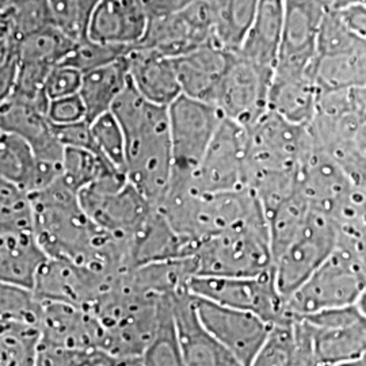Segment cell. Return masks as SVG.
<instances>
[{
    "mask_svg": "<svg viewBox=\"0 0 366 366\" xmlns=\"http://www.w3.org/2000/svg\"><path fill=\"white\" fill-rule=\"evenodd\" d=\"M52 129L56 139L64 148L87 149L98 154L94 144L90 124L86 119L66 125H52Z\"/></svg>",
    "mask_w": 366,
    "mask_h": 366,
    "instance_id": "45",
    "label": "cell"
},
{
    "mask_svg": "<svg viewBox=\"0 0 366 366\" xmlns=\"http://www.w3.org/2000/svg\"><path fill=\"white\" fill-rule=\"evenodd\" d=\"M190 1L192 0H142L145 14L148 16V22L151 19L177 13Z\"/></svg>",
    "mask_w": 366,
    "mask_h": 366,
    "instance_id": "48",
    "label": "cell"
},
{
    "mask_svg": "<svg viewBox=\"0 0 366 366\" xmlns=\"http://www.w3.org/2000/svg\"><path fill=\"white\" fill-rule=\"evenodd\" d=\"M172 300L164 305L157 330L140 357L144 366H184L174 326Z\"/></svg>",
    "mask_w": 366,
    "mask_h": 366,
    "instance_id": "34",
    "label": "cell"
},
{
    "mask_svg": "<svg viewBox=\"0 0 366 366\" xmlns=\"http://www.w3.org/2000/svg\"><path fill=\"white\" fill-rule=\"evenodd\" d=\"M190 182L202 193H225L246 187V129L222 118Z\"/></svg>",
    "mask_w": 366,
    "mask_h": 366,
    "instance_id": "11",
    "label": "cell"
},
{
    "mask_svg": "<svg viewBox=\"0 0 366 366\" xmlns=\"http://www.w3.org/2000/svg\"><path fill=\"white\" fill-rule=\"evenodd\" d=\"M314 76L320 92L366 87V51L316 56Z\"/></svg>",
    "mask_w": 366,
    "mask_h": 366,
    "instance_id": "29",
    "label": "cell"
},
{
    "mask_svg": "<svg viewBox=\"0 0 366 366\" xmlns=\"http://www.w3.org/2000/svg\"><path fill=\"white\" fill-rule=\"evenodd\" d=\"M14 39H18L44 27L53 26L46 0H26L14 7Z\"/></svg>",
    "mask_w": 366,
    "mask_h": 366,
    "instance_id": "42",
    "label": "cell"
},
{
    "mask_svg": "<svg viewBox=\"0 0 366 366\" xmlns=\"http://www.w3.org/2000/svg\"><path fill=\"white\" fill-rule=\"evenodd\" d=\"M18 69L19 59L15 39H6L0 42V106L13 94Z\"/></svg>",
    "mask_w": 366,
    "mask_h": 366,
    "instance_id": "44",
    "label": "cell"
},
{
    "mask_svg": "<svg viewBox=\"0 0 366 366\" xmlns=\"http://www.w3.org/2000/svg\"><path fill=\"white\" fill-rule=\"evenodd\" d=\"M189 258L194 275L254 277L270 272L273 257L264 216L239 222L201 240Z\"/></svg>",
    "mask_w": 366,
    "mask_h": 366,
    "instance_id": "3",
    "label": "cell"
},
{
    "mask_svg": "<svg viewBox=\"0 0 366 366\" xmlns=\"http://www.w3.org/2000/svg\"><path fill=\"white\" fill-rule=\"evenodd\" d=\"M307 128L315 144L354 182L366 186V110L315 113Z\"/></svg>",
    "mask_w": 366,
    "mask_h": 366,
    "instance_id": "12",
    "label": "cell"
},
{
    "mask_svg": "<svg viewBox=\"0 0 366 366\" xmlns=\"http://www.w3.org/2000/svg\"><path fill=\"white\" fill-rule=\"evenodd\" d=\"M148 26L142 0H99L92 15L87 39L122 46H137Z\"/></svg>",
    "mask_w": 366,
    "mask_h": 366,
    "instance_id": "22",
    "label": "cell"
},
{
    "mask_svg": "<svg viewBox=\"0 0 366 366\" xmlns=\"http://www.w3.org/2000/svg\"><path fill=\"white\" fill-rule=\"evenodd\" d=\"M213 41L228 52H237L249 30L258 0H209Z\"/></svg>",
    "mask_w": 366,
    "mask_h": 366,
    "instance_id": "28",
    "label": "cell"
},
{
    "mask_svg": "<svg viewBox=\"0 0 366 366\" xmlns=\"http://www.w3.org/2000/svg\"><path fill=\"white\" fill-rule=\"evenodd\" d=\"M78 199L80 208L97 227L124 240H129L155 209L119 171L80 190Z\"/></svg>",
    "mask_w": 366,
    "mask_h": 366,
    "instance_id": "5",
    "label": "cell"
},
{
    "mask_svg": "<svg viewBox=\"0 0 366 366\" xmlns=\"http://www.w3.org/2000/svg\"><path fill=\"white\" fill-rule=\"evenodd\" d=\"M125 142V175L157 207L172 174L167 107L148 102L131 81L110 109Z\"/></svg>",
    "mask_w": 366,
    "mask_h": 366,
    "instance_id": "1",
    "label": "cell"
},
{
    "mask_svg": "<svg viewBox=\"0 0 366 366\" xmlns=\"http://www.w3.org/2000/svg\"><path fill=\"white\" fill-rule=\"evenodd\" d=\"M193 296V295H192ZM198 320L212 337L235 357L242 366H249L261 350L272 325L259 316L219 305L193 296Z\"/></svg>",
    "mask_w": 366,
    "mask_h": 366,
    "instance_id": "13",
    "label": "cell"
},
{
    "mask_svg": "<svg viewBox=\"0 0 366 366\" xmlns=\"http://www.w3.org/2000/svg\"><path fill=\"white\" fill-rule=\"evenodd\" d=\"M366 242L338 236L334 251L285 300L290 317L365 301Z\"/></svg>",
    "mask_w": 366,
    "mask_h": 366,
    "instance_id": "2",
    "label": "cell"
},
{
    "mask_svg": "<svg viewBox=\"0 0 366 366\" xmlns=\"http://www.w3.org/2000/svg\"><path fill=\"white\" fill-rule=\"evenodd\" d=\"M46 117L52 125H66L86 119V110L79 94L49 101Z\"/></svg>",
    "mask_w": 366,
    "mask_h": 366,
    "instance_id": "46",
    "label": "cell"
},
{
    "mask_svg": "<svg viewBox=\"0 0 366 366\" xmlns=\"http://www.w3.org/2000/svg\"><path fill=\"white\" fill-rule=\"evenodd\" d=\"M172 317L184 366H242L201 325L187 289L172 300Z\"/></svg>",
    "mask_w": 366,
    "mask_h": 366,
    "instance_id": "17",
    "label": "cell"
},
{
    "mask_svg": "<svg viewBox=\"0 0 366 366\" xmlns=\"http://www.w3.org/2000/svg\"><path fill=\"white\" fill-rule=\"evenodd\" d=\"M24 1H26V0H0V7H16V6H19V4H22Z\"/></svg>",
    "mask_w": 366,
    "mask_h": 366,
    "instance_id": "53",
    "label": "cell"
},
{
    "mask_svg": "<svg viewBox=\"0 0 366 366\" xmlns=\"http://www.w3.org/2000/svg\"><path fill=\"white\" fill-rule=\"evenodd\" d=\"M0 128L25 140L39 162L61 166L64 147L56 139L46 114L36 106L10 97L0 106Z\"/></svg>",
    "mask_w": 366,
    "mask_h": 366,
    "instance_id": "21",
    "label": "cell"
},
{
    "mask_svg": "<svg viewBox=\"0 0 366 366\" xmlns=\"http://www.w3.org/2000/svg\"><path fill=\"white\" fill-rule=\"evenodd\" d=\"M0 178L27 194L37 192V160L25 140L0 128Z\"/></svg>",
    "mask_w": 366,
    "mask_h": 366,
    "instance_id": "30",
    "label": "cell"
},
{
    "mask_svg": "<svg viewBox=\"0 0 366 366\" xmlns=\"http://www.w3.org/2000/svg\"><path fill=\"white\" fill-rule=\"evenodd\" d=\"M52 25L78 42L87 39V29L99 0H46Z\"/></svg>",
    "mask_w": 366,
    "mask_h": 366,
    "instance_id": "35",
    "label": "cell"
},
{
    "mask_svg": "<svg viewBox=\"0 0 366 366\" xmlns=\"http://www.w3.org/2000/svg\"><path fill=\"white\" fill-rule=\"evenodd\" d=\"M186 287L196 297L257 315L272 326L289 317L285 301L275 288L272 270L254 277L194 275Z\"/></svg>",
    "mask_w": 366,
    "mask_h": 366,
    "instance_id": "6",
    "label": "cell"
},
{
    "mask_svg": "<svg viewBox=\"0 0 366 366\" xmlns=\"http://www.w3.org/2000/svg\"><path fill=\"white\" fill-rule=\"evenodd\" d=\"M116 171L119 170L99 154L79 148H64L59 181L78 194L84 187Z\"/></svg>",
    "mask_w": 366,
    "mask_h": 366,
    "instance_id": "33",
    "label": "cell"
},
{
    "mask_svg": "<svg viewBox=\"0 0 366 366\" xmlns=\"http://www.w3.org/2000/svg\"><path fill=\"white\" fill-rule=\"evenodd\" d=\"M325 11L319 0H284L282 37L274 66L307 68L314 63Z\"/></svg>",
    "mask_w": 366,
    "mask_h": 366,
    "instance_id": "18",
    "label": "cell"
},
{
    "mask_svg": "<svg viewBox=\"0 0 366 366\" xmlns=\"http://www.w3.org/2000/svg\"><path fill=\"white\" fill-rule=\"evenodd\" d=\"M273 69L232 52L213 99L222 118L249 128L267 112Z\"/></svg>",
    "mask_w": 366,
    "mask_h": 366,
    "instance_id": "9",
    "label": "cell"
},
{
    "mask_svg": "<svg viewBox=\"0 0 366 366\" xmlns=\"http://www.w3.org/2000/svg\"><path fill=\"white\" fill-rule=\"evenodd\" d=\"M172 171L192 174L204 157L222 116L216 106L179 95L167 106Z\"/></svg>",
    "mask_w": 366,
    "mask_h": 366,
    "instance_id": "10",
    "label": "cell"
},
{
    "mask_svg": "<svg viewBox=\"0 0 366 366\" xmlns=\"http://www.w3.org/2000/svg\"><path fill=\"white\" fill-rule=\"evenodd\" d=\"M132 48L133 46L102 44L90 39H84L75 42L71 52L68 53V56L60 64L74 66L81 74H86L92 69L107 66L125 57Z\"/></svg>",
    "mask_w": 366,
    "mask_h": 366,
    "instance_id": "37",
    "label": "cell"
},
{
    "mask_svg": "<svg viewBox=\"0 0 366 366\" xmlns=\"http://www.w3.org/2000/svg\"><path fill=\"white\" fill-rule=\"evenodd\" d=\"M310 202L300 189L264 213L273 261L300 232L310 213Z\"/></svg>",
    "mask_w": 366,
    "mask_h": 366,
    "instance_id": "31",
    "label": "cell"
},
{
    "mask_svg": "<svg viewBox=\"0 0 366 366\" xmlns=\"http://www.w3.org/2000/svg\"><path fill=\"white\" fill-rule=\"evenodd\" d=\"M128 83L127 56L83 74L78 94L86 110V121L90 124L95 118L109 113Z\"/></svg>",
    "mask_w": 366,
    "mask_h": 366,
    "instance_id": "27",
    "label": "cell"
},
{
    "mask_svg": "<svg viewBox=\"0 0 366 366\" xmlns=\"http://www.w3.org/2000/svg\"><path fill=\"white\" fill-rule=\"evenodd\" d=\"M366 51V39L353 34L334 11H325L316 39V56H337Z\"/></svg>",
    "mask_w": 366,
    "mask_h": 366,
    "instance_id": "36",
    "label": "cell"
},
{
    "mask_svg": "<svg viewBox=\"0 0 366 366\" xmlns=\"http://www.w3.org/2000/svg\"><path fill=\"white\" fill-rule=\"evenodd\" d=\"M128 254L131 269H134L148 263L187 258L192 249L155 207L144 225L128 240Z\"/></svg>",
    "mask_w": 366,
    "mask_h": 366,
    "instance_id": "25",
    "label": "cell"
},
{
    "mask_svg": "<svg viewBox=\"0 0 366 366\" xmlns=\"http://www.w3.org/2000/svg\"><path fill=\"white\" fill-rule=\"evenodd\" d=\"M39 342L76 353L99 350L102 330L84 308L57 301L39 300Z\"/></svg>",
    "mask_w": 366,
    "mask_h": 366,
    "instance_id": "16",
    "label": "cell"
},
{
    "mask_svg": "<svg viewBox=\"0 0 366 366\" xmlns=\"http://www.w3.org/2000/svg\"><path fill=\"white\" fill-rule=\"evenodd\" d=\"M295 354V337L292 317L275 323L261 350L249 366H292Z\"/></svg>",
    "mask_w": 366,
    "mask_h": 366,
    "instance_id": "41",
    "label": "cell"
},
{
    "mask_svg": "<svg viewBox=\"0 0 366 366\" xmlns=\"http://www.w3.org/2000/svg\"><path fill=\"white\" fill-rule=\"evenodd\" d=\"M246 129V187L258 179L297 177L312 144L307 127L295 125L267 110Z\"/></svg>",
    "mask_w": 366,
    "mask_h": 366,
    "instance_id": "4",
    "label": "cell"
},
{
    "mask_svg": "<svg viewBox=\"0 0 366 366\" xmlns=\"http://www.w3.org/2000/svg\"><path fill=\"white\" fill-rule=\"evenodd\" d=\"M232 52L213 39L172 59L182 95L213 105V99Z\"/></svg>",
    "mask_w": 366,
    "mask_h": 366,
    "instance_id": "20",
    "label": "cell"
},
{
    "mask_svg": "<svg viewBox=\"0 0 366 366\" xmlns=\"http://www.w3.org/2000/svg\"><path fill=\"white\" fill-rule=\"evenodd\" d=\"M81 72L74 66L57 64L53 66L45 81V94L49 101L78 94L81 83Z\"/></svg>",
    "mask_w": 366,
    "mask_h": 366,
    "instance_id": "43",
    "label": "cell"
},
{
    "mask_svg": "<svg viewBox=\"0 0 366 366\" xmlns=\"http://www.w3.org/2000/svg\"><path fill=\"white\" fill-rule=\"evenodd\" d=\"M213 39V14L209 0H192L177 13L151 19L137 46L171 59L179 57Z\"/></svg>",
    "mask_w": 366,
    "mask_h": 366,
    "instance_id": "14",
    "label": "cell"
},
{
    "mask_svg": "<svg viewBox=\"0 0 366 366\" xmlns=\"http://www.w3.org/2000/svg\"><path fill=\"white\" fill-rule=\"evenodd\" d=\"M326 11H338L340 9L358 4V3H366V0H319Z\"/></svg>",
    "mask_w": 366,
    "mask_h": 366,
    "instance_id": "50",
    "label": "cell"
},
{
    "mask_svg": "<svg viewBox=\"0 0 366 366\" xmlns=\"http://www.w3.org/2000/svg\"><path fill=\"white\" fill-rule=\"evenodd\" d=\"M39 317V300L33 290L0 284V322L37 327Z\"/></svg>",
    "mask_w": 366,
    "mask_h": 366,
    "instance_id": "40",
    "label": "cell"
},
{
    "mask_svg": "<svg viewBox=\"0 0 366 366\" xmlns=\"http://www.w3.org/2000/svg\"><path fill=\"white\" fill-rule=\"evenodd\" d=\"M46 258L31 229L0 232V284L33 290Z\"/></svg>",
    "mask_w": 366,
    "mask_h": 366,
    "instance_id": "24",
    "label": "cell"
},
{
    "mask_svg": "<svg viewBox=\"0 0 366 366\" xmlns=\"http://www.w3.org/2000/svg\"><path fill=\"white\" fill-rule=\"evenodd\" d=\"M116 361L113 357L107 355L104 352L95 350L87 354L78 366H116Z\"/></svg>",
    "mask_w": 366,
    "mask_h": 366,
    "instance_id": "49",
    "label": "cell"
},
{
    "mask_svg": "<svg viewBox=\"0 0 366 366\" xmlns=\"http://www.w3.org/2000/svg\"><path fill=\"white\" fill-rule=\"evenodd\" d=\"M116 366H144L140 358H125V360H117Z\"/></svg>",
    "mask_w": 366,
    "mask_h": 366,
    "instance_id": "52",
    "label": "cell"
},
{
    "mask_svg": "<svg viewBox=\"0 0 366 366\" xmlns=\"http://www.w3.org/2000/svg\"><path fill=\"white\" fill-rule=\"evenodd\" d=\"M19 63L54 66L71 52L75 42L54 26H48L15 39Z\"/></svg>",
    "mask_w": 366,
    "mask_h": 366,
    "instance_id": "32",
    "label": "cell"
},
{
    "mask_svg": "<svg viewBox=\"0 0 366 366\" xmlns=\"http://www.w3.org/2000/svg\"><path fill=\"white\" fill-rule=\"evenodd\" d=\"M314 64L307 68L274 66L267 110L290 124L307 127L314 118L320 94L315 81Z\"/></svg>",
    "mask_w": 366,
    "mask_h": 366,
    "instance_id": "19",
    "label": "cell"
},
{
    "mask_svg": "<svg viewBox=\"0 0 366 366\" xmlns=\"http://www.w3.org/2000/svg\"><path fill=\"white\" fill-rule=\"evenodd\" d=\"M114 278L75 262L46 258L39 269L33 293L39 300L66 302L90 310L110 288Z\"/></svg>",
    "mask_w": 366,
    "mask_h": 366,
    "instance_id": "15",
    "label": "cell"
},
{
    "mask_svg": "<svg viewBox=\"0 0 366 366\" xmlns=\"http://www.w3.org/2000/svg\"><path fill=\"white\" fill-rule=\"evenodd\" d=\"M320 366H366V357L353 360V361H342V362H332V364H325Z\"/></svg>",
    "mask_w": 366,
    "mask_h": 366,
    "instance_id": "51",
    "label": "cell"
},
{
    "mask_svg": "<svg viewBox=\"0 0 366 366\" xmlns=\"http://www.w3.org/2000/svg\"><path fill=\"white\" fill-rule=\"evenodd\" d=\"M338 242V229L327 216L311 208L300 232L272 264L275 288L284 301L326 261Z\"/></svg>",
    "mask_w": 366,
    "mask_h": 366,
    "instance_id": "7",
    "label": "cell"
},
{
    "mask_svg": "<svg viewBox=\"0 0 366 366\" xmlns=\"http://www.w3.org/2000/svg\"><path fill=\"white\" fill-rule=\"evenodd\" d=\"M295 317L300 319L308 331L320 365L365 357V301Z\"/></svg>",
    "mask_w": 366,
    "mask_h": 366,
    "instance_id": "8",
    "label": "cell"
},
{
    "mask_svg": "<svg viewBox=\"0 0 366 366\" xmlns=\"http://www.w3.org/2000/svg\"><path fill=\"white\" fill-rule=\"evenodd\" d=\"M30 197L13 183L0 178V232L31 229Z\"/></svg>",
    "mask_w": 366,
    "mask_h": 366,
    "instance_id": "38",
    "label": "cell"
},
{
    "mask_svg": "<svg viewBox=\"0 0 366 366\" xmlns=\"http://www.w3.org/2000/svg\"><path fill=\"white\" fill-rule=\"evenodd\" d=\"M94 144L98 154L125 174V142L121 127L112 112L105 113L90 122Z\"/></svg>",
    "mask_w": 366,
    "mask_h": 366,
    "instance_id": "39",
    "label": "cell"
},
{
    "mask_svg": "<svg viewBox=\"0 0 366 366\" xmlns=\"http://www.w3.org/2000/svg\"><path fill=\"white\" fill-rule=\"evenodd\" d=\"M284 26V0H258L251 25L237 53L249 61L274 68Z\"/></svg>",
    "mask_w": 366,
    "mask_h": 366,
    "instance_id": "26",
    "label": "cell"
},
{
    "mask_svg": "<svg viewBox=\"0 0 366 366\" xmlns=\"http://www.w3.org/2000/svg\"><path fill=\"white\" fill-rule=\"evenodd\" d=\"M127 61L132 86L148 102L167 107L182 95L171 57L133 46L127 54Z\"/></svg>",
    "mask_w": 366,
    "mask_h": 366,
    "instance_id": "23",
    "label": "cell"
},
{
    "mask_svg": "<svg viewBox=\"0 0 366 366\" xmlns=\"http://www.w3.org/2000/svg\"><path fill=\"white\" fill-rule=\"evenodd\" d=\"M353 34L366 39V3H358L334 11Z\"/></svg>",
    "mask_w": 366,
    "mask_h": 366,
    "instance_id": "47",
    "label": "cell"
}]
</instances>
